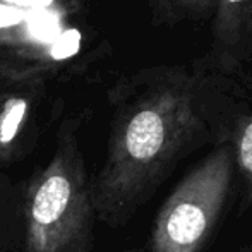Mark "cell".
Here are the masks:
<instances>
[{
  "instance_id": "3",
  "label": "cell",
  "mask_w": 252,
  "mask_h": 252,
  "mask_svg": "<svg viewBox=\"0 0 252 252\" xmlns=\"http://www.w3.org/2000/svg\"><path fill=\"white\" fill-rule=\"evenodd\" d=\"M77 132L79 119H63L50 159L28 182L24 252H90L96 213Z\"/></svg>"
},
{
  "instance_id": "8",
  "label": "cell",
  "mask_w": 252,
  "mask_h": 252,
  "mask_svg": "<svg viewBox=\"0 0 252 252\" xmlns=\"http://www.w3.org/2000/svg\"><path fill=\"white\" fill-rule=\"evenodd\" d=\"M155 26H177L213 16L216 0H146Z\"/></svg>"
},
{
  "instance_id": "2",
  "label": "cell",
  "mask_w": 252,
  "mask_h": 252,
  "mask_svg": "<svg viewBox=\"0 0 252 252\" xmlns=\"http://www.w3.org/2000/svg\"><path fill=\"white\" fill-rule=\"evenodd\" d=\"M110 53L88 0H0V76L81 79Z\"/></svg>"
},
{
  "instance_id": "7",
  "label": "cell",
  "mask_w": 252,
  "mask_h": 252,
  "mask_svg": "<svg viewBox=\"0 0 252 252\" xmlns=\"http://www.w3.org/2000/svg\"><path fill=\"white\" fill-rule=\"evenodd\" d=\"M228 143L233 151L235 168L242 177L240 211H246L252 206V110L237 119Z\"/></svg>"
},
{
  "instance_id": "1",
  "label": "cell",
  "mask_w": 252,
  "mask_h": 252,
  "mask_svg": "<svg viewBox=\"0 0 252 252\" xmlns=\"http://www.w3.org/2000/svg\"><path fill=\"white\" fill-rule=\"evenodd\" d=\"M251 96L252 72L228 76L202 57L120 77L108 90V146L91 182L96 218L126 225L184 158L228 143Z\"/></svg>"
},
{
  "instance_id": "4",
  "label": "cell",
  "mask_w": 252,
  "mask_h": 252,
  "mask_svg": "<svg viewBox=\"0 0 252 252\" xmlns=\"http://www.w3.org/2000/svg\"><path fill=\"white\" fill-rule=\"evenodd\" d=\"M233 170L230 143L216 146L194 166L159 208L150 252H201L223 211Z\"/></svg>"
},
{
  "instance_id": "6",
  "label": "cell",
  "mask_w": 252,
  "mask_h": 252,
  "mask_svg": "<svg viewBox=\"0 0 252 252\" xmlns=\"http://www.w3.org/2000/svg\"><path fill=\"white\" fill-rule=\"evenodd\" d=\"M202 59L228 76H246L252 60V0H216L211 45Z\"/></svg>"
},
{
  "instance_id": "10",
  "label": "cell",
  "mask_w": 252,
  "mask_h": 252,
  "mask_svg": "<svg viewBox=\"0 0 252 252\" xmlns=\"http://www.w3.org/2000/svg\"><path fill=\"white\" fill-rule=\"evenodd\" d=\"M122 252H144V251H139V249H129V251H122Z\"/></svg>"
},
{
  "instance_id": "9",
  "label": "cell",
  "mask_w": 252,
  "mask_h": 252,
  "mask_svg": "<svg viewBox=\"0 0 252 252\" xmlns=\"http://www.w3.org/2000/svg\"><path fill=\"white\" fill-rule=\"evenodd\" d=\"M240 252H252V244H249V246H247L246 249H242Z\"/></svg>"
},
{
  "instance_id": "5",
  "label": "cell",
  "mask_w": 252,
  "mask_h": 252,
  "mask_svg": "<svg viewBox=\"0 0 252 252\" xmlns=\"http://www.w3.org/2000/svg\"><path fill=\"white\" fill-rule=\"evenodd\" d=\"M47 93L43 79L0 76V165L17 161L31 150Z\"/></svg>"
}]
</instances>
